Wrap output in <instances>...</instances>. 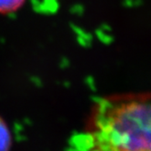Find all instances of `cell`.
Listing matches in <instances>:
<instances>
[{"instance_id": "obj_1", "label": "cell", "mask_w": 151, "mask_h": 151, "mask_svg": "<svg viewBox=\"0 0 151 151\" xmlns=\"http://www.w3.org/2000/svg\"><path fill=\"white\" fill-rule=\"evenodd\" d=\"M150 103L144 96L103 99L96 106L92 130L78 137L77 148L149 151Z\"/></svg>"}, {"instance_id": "obj_3", "label": "cell", "mask_w": 151, "mask_h": 151, "mask_svg": "<svg viewBox=\"0 0 151 151\" xmlns=\"http://www.w3.org/2000/svg\"><path fill=\"white\" fill-rule=\"evenodd\" d=\"M26 0H0V14L14 13L22 7Z\"/></svg>"}, {"instance_id": "obj_2", "label": "cell", "mask_w": 151, "mask_h": 151, "mask_svg": "<svg viewBox=\"0 0 151 151\" xmlns=\"http://www.w3.org/2000/svg\"><path fill=\"white\" fill-rule=\"evenodd\" d=\"M12 146V136L6 121L0 116V151L9 150Z\"/></svg>"}]
</instances>
